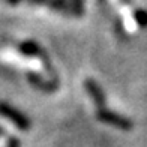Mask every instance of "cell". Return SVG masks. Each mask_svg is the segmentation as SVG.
I'll return each mask as SVG.
<instances>
[{
  "label": "cell",
  "mask_w": 147,
  "mask_h": 147,
  "mask_svg": "<svg viewBox=\"0 0 147 147\" xmlns=\"http://www.w3.org/2000/svg\"><path fill=\"white\" fill-rule=\"evenodd\" d=\"M84 89L89 93V96L92 98V101L96 105L98 110L105 108V93L98 81H95L93 78H87L84 81Z\"/></svg>",
  "instance_id": "5b68a950"
},
{
  "label": "cell",
  "mask_w": 147,
  "mask_h": 147,
  "mask_svg": "<svg viewBox=\"0 0 147 147\" xmlns=\"http://www.w3.org/2000/svg\"><path fill=\"white\" fill-rule=\"evenodd\" d=\"M0 116L8 119L9 122L14 126H17L20 131H29L32 128L30 119L26 116L23 111L17 110L15 107H12L8 102H0Z\"/></svg>",
  "instance_id": "3957f363"
},
{
  "label": "cell",
  "mask_w": 147,
  "mask_h": 147,
  "mask_svg": "<svg viewBox=\"0 0 147 147\" xmlns=\"http://www.w3.org/2000/svg\"><path fill=\"white\" fill-rule=\"evenodd\" d=\"M96 117L101 123L114 126V128L122 129V131H131L134 126L132 120L129 117H125L122 114H119V113H114V111L107 110V108L96 110Z\"/></svg>",
  "instance_id": "277c9868"
},
{
  "label": "cell",
  "mask_w": 147,
  "mask_h": 147,
  "mask_svg": "<svg viewBox=\"0 0 147 147\" xmlns=\"http://www.w3.org/2000/svg\"><path fill=\"white\" fill-rule=\"evenodd\" d=\"M17 50H18V53H21V54L26 56V57L39 59V60H41V63L44 65L45 71L48 72V75L51 77V80L57 81V74H56L54 66L51 65V62H50L48 56H47L45 50H44L39 44H36L35 41H24V42H20V44H18Z\"/></svg>",
  "instance_id": "7a4b0ae2"
},
{
  "label": "cell",
  "mask_w": 147,
  "mask_h": 147,
  "mask_svg": "<svg viewBox=\"0 0 147 147\" xmlns=\"http://www.w3.org/2000/svg\"><path fill=\"white\" fill-rule=\"evenodd\" d=\"M26 78H27V81L35 89L41 90L44 93H53L54 90H57V81L47 80L45 77L39 75V74H36V72H27L26 74Z\"/></svg>",
  "instance_id": "8992f818"
},
{
  "label": "cell",
  "mask_w": 147,
  "mask_h": 147,
  "mask_svg": "<svg viewBox=\"0 0 147 147\" xmlns=\"http://www.w3.org/2000/svg\"><path fill=\"white\" fill-rule=\"evenodd\" d=\"M2 132H3V131H2V128H0V135H2Z\"/></svg>",
  "instance_id": "30bf717a"
},
{
  "label": "cell",
  "mask_w": 147,
  "mask_h": 147,
  "mask_svg": "<svg viewBox=\"0 0 147 147\" xmlns=\"http://www.w3.org/2000/svg\"><path fill=\"white\" fill-rule=\"evenodd\" d=\"M122 3H123V5H129L131 0H122Z\"/></svg>",
  "instance_id": "9c48e42d"
},
{
  "label": "cell",
  "mask_w": 147,
  "mask_h": 147,
  "mask_svg": "<svg viewBox=\"0 0 147 147\" xmlns=\"http://www.w3.org/2000/svg\"><path fill=\"white\" fill-rule=\"evenodd\" d=\"M3 2L12 6H17L20 3L45 6L62 15L74 18H78L84 14V0H3Z\"/></svg>",
  "instance_id": "6da1fadb"
},
{
  "label": "cell",
  "mask_w": 147,
  "mask_h": 147,
  "mask_svg": "<svg viewBox=\"0 0 147 147\" xmlns=\"http://www.w3.org/2000/svg\"><path fill=\"white\" fill-rule=\"evenodd\" d=\"M8 147H20V141H18L17 138H9Z\"/></svg>",
  "instance_id": "ba28073f"
},
{
  "label": "cell",
  "mask_w": 147,
  "mask_h": 147,
  "mask_svg": "<svg viewBox=\"0 0 147 147\" xmlns=\"http://www.w3.org/2000/svg\"><path fill=\"white\" fill-rule=\"evenodd\" d=\"M132 18L140 29H147V11L138 8L132 12Z\"/></svg>",
  "instance_id": "52a82bcc"
}]
</instances>
